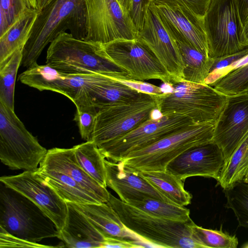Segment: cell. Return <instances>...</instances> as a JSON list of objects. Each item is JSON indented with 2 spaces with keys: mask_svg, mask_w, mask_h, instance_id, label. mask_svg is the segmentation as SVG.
<instances>
[{
  "mask_svg": "<svg viewBox=\"0 0 248 248\" xmlns=\"http://www.w3.org/2000/svg\"><path fill=\"white\" fill-rule=\"evenodd\" d=\"M52 0H37L38 10H41Z\"/></svg>",
  "mask_w": 248,
  "mask_h": 248,
  "instance_id": "cell-45",
  "label": "cell"
},
{
  "mask_svg": "<svg viewBox=\"0 0 248 248\" xmlns=\"http://www.w3.org/2000/svg\"><path fill=\"white\" fill-rule=\"evenodd\" d=\"M46 64L67 74L98 73L131 79L128 72L106 55L102 44L74 37L65 31L49 45Z\"/></svg>",
  "mask_w": 248,
  "mask_h": 248,
  "instance_id": "cell-2",
  "label": "cell"
},
{
  "mask_svg": "<svg viewBox=\"0 0 248 248\" xmlns=\"http://www.w3.org/2000/svg\"><path fill=\"white\" fill-rule=\"evenodd\" d=\"M0 182L24 195L39 206L53 221L59 232L64 225L68 205L56 192L33 171L3 176Z\"/></svg>",
  "mask_w": 248,
  "mask_h": 248,
  "instance_id": "cell-14",
  "label": "cell"
},
{
  "mask_svg": "<svg viewBox=\"0 0 248 248\" xmlns=\"http://www.w3.org/2000/svg\"><path fill=\"white\" fill-rule=\"evenodd\" d=\"M25 1L29 8L37 9V0H25Z\"/></svg>",
  "mask_w": 248,
  "mask_h": 248,
  "instance_id": "cell-46",
  "label": "cell"
},
{
  "mask_svg": "<svg viewBox=\"0 0 248 248\" xmlns=\"http://www.w3.org/2000/svg\"><path fill=\"white\" fill-rule=\"evenodd\" d=\"M209 57L217 59L244 50L243 26L235 0H212L203 17Z\"/></svg>",
  "mask_w": 248,
  "mask_h": 248,
  "instance_id": "cell-9",
  "label": "cell"
},
{
  "mask_svg": "<svg viewBox=\"0 0 248 248\" xmlns=\"http://www.w3.org/2000/svg\"><path fill=\"white\" fill-rule=\"evenodd\" d=\"M154 0H131L129 14L137 33L142 28L147 11Z\"/></svg>",
  "mask_w": 248,
  "mask_h": 248,
  "instance_id": "cell-38",
  "label": "cell"
},
{
  "mask_svg": "<svg viewBox=\"0 0 248 248\" xmlns=\"http://www.w3.org/2000/svg\"><path fill=\"white\" fill-rule=\"evenodd\" d=\"M69 31L85 39L86 14L84 0H52L39 11L22 51L21 65L27 68L37 64L46 46L61 33Z\"/></svg>",
  "mask_w": 248,
  "mask_h": 248,
  "instance_id": "cell-1",
  "label": "cell"
},
{
  "mask_svg": "<svg viewBox=\"0 0 248 248\" xmlns=\"http://www.w3.org/2000/svg\"><path fill=\"white\" fill-rule=\"evenodd\" d=\"M47 152L14 110L0 102L1 162L12 170L34 171Z\"/></svg>",
  "mask_w": 248,
  "mask_h": 248,
  "instance_id": "cell-7",
  "label": "cell"
},
{
  "mask_svg": "<svg viewBox=\"0 0 248 248\" xmlns=\"http://www.w3.org/2000/svg\"><path fill=\"white\" fill-rule=\"evenodd\" d=\"M167 85L170 92L155 95L160 114L184 115L195 124L216 123L227 96L206 84L183 80Z\"/></svg>",
  "mask_w": 248,
  "mask_h": 248,
  "instance_id": "cell-4",
  "label": "cell"
},
{
  "mask_svg": "<svg viewBox=\"0 0 248 248\" xmlns=\"http://www.w3.org/2000/svg\"><path fill=\"white\" fill-rule=\"evenodd\" d=\"M67 203L65 222L57 237L62 242V247L101 248L105 237L70 202Z\"/></svg>",
  "mask_w": 248,
  "mask_h": 248,
  "instance_id": "cell-21",
  "label": "cell"
},
{
  "mask_svg": "<svg viewBox=\"0 0 248 248\" xmlns=\"http://www.w3.org/2000/svg\"><path fill=\"white\" fill-rule=\"evenodd\" d=\"M212 0H154V2L165 4L170 7L187 9L197 16L203 18Z\"/></svg>",
  "mask_w": 248,
  "mask_h": 248,
  "instance_id": "cell-37",
  "label": "cell"
},
{
  "mask_svg": "<svg viewBox=\"0 0 248 248\" xmlns=\"http://www.w3.org/2000/svg\"><path fill=\"white\" fill-rule=\"evenodd\" d=\"M193 239L203 248H236L238 244L235 235L224 232L222 230L205 229L194 224L192 226Z\"/></svg>",
  "mask_w": 248,
  "mask_h": 248,
  "instance_id": "cell-33",
  "label": "cell"
},
{
  "mask_svg": "<svg viewBox=\"0 0 248 248\" xmlns=\"http://www.w3.org/2000/svg\"><path fill=\"white\" fill-rule=\"evenodd\" d=\"M146 93H140L104 74L87 88L75 104V106L90 103L98 108L102 106L136 100Z\"/></svg>",
  "mask_w": 248,
  "mask_h": 248,
  "instance_id": "cell-20",
  "label": "cell"
},
{
  "mask_svg": "<svg viewBox=\"0 0 248 248\" xmlns=\"http://www.w3.org/2000/svg\"><path fill=\"white\" fill-rule=\"evenodd\" d=\"M224 163L222 150L212 140L187 149L171 161L166 170L182 181L195 176L217 181Z\"/></svg>",
  "mask_w": 248,
  "mask_h": 248,
  "instance_id": "cell-16",
  "label": "cell"
},
{
  "mask_svg": "<svg viewBox=\"0 0 248 248\" xmlns=\"http://www.w3.org/2000/svg\"><path fill=\"white\" fill-rule=\"evenodd\" d=\"M73 147L76 159L82 168L100 185L107 187L106 158L97 145L89 140Z\"/></svg>",
  "mask_w": 248,
  "mask_h": 248,
  "instance_id": "cell-27",
  "label": "cell"
},
{
  "mask_svg": "<svg viewBox=\"0 0 248 248\" xmlns=\"http://www.w3.org/2000/svg\"><path fill=\"white\" fill-rule=\"evenodd\" d=\"M39 11L28 8L9 28L0 36V63L16 50L23 49Z\"/></svg>",
  "mask_w": 248,
  "mask_h": 248,
  "instance_id": "cell-24",
  "label": "cell"
},
{
  "mask_svg": "<svg viewBox=\"0 0 248 248\" xmlns=\"http://www.w3.org/2000/svg\"><path fill=\"white\" fill-rule=\"evenodd\" d=\"M193 124L195 123L190 118L184 115L160 114L98 148L105 158L117 162L131 153Z\"/></svg>",
  "mask_w": 248,
  "mask_h": 248,
  "instance_id": "cell-10",
  "label": "cell"
},
{
  "mask_svg": "<svg viewBox=\"0 0 248 248\" xmlns=\"http://www.w3.org/2000/svg\"><path fill=\"white\" fill-rule=\"evenodd\" d=\"M0 227L22 239L37 243L58 237L53 221L35 203L0 182Z\"/></svg>",
  "mask_w": 248,
  "mask_h": 248,
  "instance_id": "cell-5",
  "label": "cell"
},
{
  "mask_svg": "<svg viewBox=\"0 0 248 248\" xmlns=\"http://www.w3.org/2000/svg\"><path fill=\"white\" fill-rule=\"evenodd\" d=\"M223 190L225 207L233 211L240 226L248 228V184L240 181Z\"/></svg>",
  "mask_w": 248,
  "mask_h": 248,
  "instance_id": "cell-31",
  "label": "cell"
},
{
  "mask_svg": "<svg viewBox=\"0 0 248 248\" xmlns=\"http://www.w3.org/2000/svg\"><path fill=\"white\" fill-rule=\"evenodd\" d=\"M215 123L195 124L129 154L121 160L138 171L164 170L187 149L213 140Z\"/></svg>",
  "mask_w": 248,
  "mask_h": 248,
  "instance_id": "cell-6",
  "label": "cell"
},
{
  "mask_svg": "<svg viewBox=\"0 0 248 248\" xmlns=\"http://www.w3.org/2000/svg\"><path fill=\"white\" fill-rule=\"evenodd\" d=\"M70 203L81 213L105 237L116 238L132 242L145 241L128 230L107 203Z\"/></svg>",
  "mask_w": 248,
  "mask_h": 248,
  "instance_id": "cell-22",
  "label": "cell"
},
{
  "mask_svg": "<svg viewBox=\"0 0 248 248\" xmlns=\"http://www.w3.org/2000/svg\"><path fill=\"white\" fill-rule=\"evenodd\" d=\"M105 165L107 186L114 190L123 202L130 204L152 197L170 202L138 171L124 165L122 161L115 162L105 160Z\"/></svg>",
  "mask_w": 248,
  "mask_h": 248,
  "instance_id": "cell-18",
  "label": "cell"
},
{
  "mask_svg": "<svg viewBox=\"0 0 248 248\" xmlns=\"http://www.w3.org/2000/svg\"><path fill=\"white\" fill-rule=\"evenodd\" d=\"M248 172V134L224 165L217 181L223 189L243 181Z\"/></svg>",
  "mask_w": 248,
  "mask_h": 248,
  "instance_id": "cell-28",
  "label": "cell"
},
{
  "mask_svg": "<svg viewBox=\"0 0 248 248\" xmlns=\"http://www.w3.org/2000/svg\"><path fill=\"white\" fill-rule=\"evenodd\" d=\"M22 51L23 49H18L0 63V102L14 110L16 78L21 65Z\"/></svg>",
  "mask_w": 248,
  "mask_h": 248,
  "instance_id": "cell-29",
  "label": "cell"
},
{
  "mask_svg": "<svg viewBox=\"0 0 248 248\" xmlns=\"http://www.w3.org/2000/svg\"><path fill=\"white\" fill-rule=\"evenodd\" d=\"M138 171L171 203L182 206L191 203L192 195L185 189L183 181L175 175L166 170Z\"/></svg>",
  "mask_w": 248,
  "mask_h": 248,
  "instance_id": "cell-25",
  "label": "cell"
},
{
  "mask_svg": "<svg viewBox=\"0 0 248 248\" xmlns=\"http://www.w3.org/2000/svg\"><path fill=\"white\" fill-rule=\"evenodd\" d=\"M40 166L62 171L70 176L81 187L96 196L101 203H107L110 193L92 177L78 162L73 147H55L47 150Z\"/></svg>",
  "mask_w": 248,
  "mask_h": 248,
  "instance_id": "cell-19",
  "label": "cell"
},
{
  "mask_svg": "<svg viewBox=\"0 0 248 248\" xmlns=\"http://www.w3.org/2000/svg\"><path fill=\"white\" fill-rule=\"evenodd\" d=\"M107 203L128 230L157 248H203L192 237L195 223L191 219L180 221L156 217L110 193Z\"/></svg>",
  "mask_w": 248,
  "mask_h": 248,
  "instance_id": "cell-3",
  "label": "cell"
},
{
  "mask_svg": "<svg viewBox=\"0 0 248 248\" xmlns=\"http://www.w3.org/2000/svg\"><path fill=\"white\" fill-rule=\"evenodd\" d=\"M123 8L128 12L131 7V0H118Z\"/></svg>",
  "mask_w": 248,
  "mask_h": 248,
  "instance_id": "cell-44",
  "label": "cell"
},
{
  "mask_svg": "<svg viewBox=\"0 0 248 248\" xmlns=\"http://www.w3.org/2000/svg\"><path fill=\"white\" fill-rule=\"evenodd\" d=\"M242 45L248 47V16L243 25Z\"/></svg>",
  "mask_w": 248,
  "mask_h": 248,
  "instance_id": "cell-43",
  "label": "cell"
},
{
  "mask_svg": "<svg viewBox=\"0 0 248 248\" xmlns=\"http://www.w3.org/2000/svg\"><path fill=\"white\" fill-rule=\"evenodd\" d=\"M0 248L23 247V248H54L55 246L43 245L37 243L30 242L15 236L0 227Z\"/></svg>",
  "mask_w": 248,
  "mask_h": 248,
  "instance_id": "cell-39",
  "label": "cell"
},
{
  "mask_svg": "<svg viewBox=\"0 0 248 248\" xmlns=\"http://www.w3.org/2000/svg\"><path fill=\"white\" fill-rule=\"evenodd\" d=\"M248 56V47L241 51L229 56L214 59L209 74L205 82L216 75H220V78L225 74V70L232 65V64Z\"/></svg>",
  "mask_w": 248,
  "mask_h": 248,
  "instance_id": "cell-36",
  "label": "cell"
},
{
  "mask_svg": "<svg viewBox=\"0 0 248 248\" xmlns=\"http://www.w3.org/2000/svg\"><path fill=\"white\" fill-rule=\"evenodd\" d=\"M137 38L155 53L170 74L171 82L184 80V63L179 47L153 2L147 11L142 28L137 33Z\"/></svg>",
  "mask_w": 248,
  "mask_h": 248,
  "instance_id": "cell-13",
  "label": "cell"
},
{
  "mask_svg": "<svg viewBox=\"0 0 248 248\" xmlns=\"http://www.w3.org/2000/svg\"><path fill=\"white\" fill-rule=\"evenodd\" d=\"M86 14L85 40L106 44L137 38L129 13L118 0H84Z\"/></svg>",
  "mask_w": 248,
  "mask_h": 248,
  "instance_id": "cell-11",
  "label": "cell"
},
{
  "mask_svg": "<svg viewBox=\"0 0 248 248\" xmlns=\"http://www.w3.org/2000/svg\"><path fill=\"white\" fill-rule=\"evenodd\" d=\"M107 57L126 70L131 79H159L165 84L172 82L167 69L145 44L134 39H118L102 44Z\"/></svg>",
  "mask_w": 248,
  "mask_h": 248,
  "instance_id": "cell-12",
  "label": "cell"
},
{
  "mask_svg": "<svg viewBox=\"0 0 248 248\" xmlns=\"http://www.w3.org/2000/svg\"><path fill=\"white\" fill-rule=\"evenodd\" d=\"M28 8L25 0H0V36Z\"/></svg>",
  "mask_w": 248,
  "mask_h": 248,
  "instance_id": "cell-34",
  "label": "cell"
},
{
  "mask_svg": "<svg viewBox=\"0 0 248 248\" xmlns=\"http://www.w3.org/2000/svg\"><path fill=\"white\" fill-rule=\"evenodd\" d=\"M97 109L90 140L97 147L126 134L153 118L158 111L155 95L148 93L134 100L105 105Z\"/></svg>",
  "mask_w": 248,
  "mask_h": 248,
  "instance_id": "cell-8",
  "label": "cell"
},
{
  "mask_svg": "<svg viewBox=\"0 0 248 248\" xmlns=\"http://www.w3.org/2000/svg\"><path fill=\"white\" fill-rule=\"evenodd\" d=\"M101 248H137V246L134 242L116 238L105 237Z\"/></svg>",
  "mask_w": 248,
  "mask_h": 248,
  "instance_id": "cell-41",
  "label": "cell"
},
{
  "mask_svg": "<svg viewBox=\"0 0 248 248\" xmlns=\"http://www.w3.org/2000/svg\"><path fill=\"white\" fill-rule=\"evenodd\" d=\"M116 79L123 84L140 93L153 95H159L164 92V90L162 88L143 82V81L117 78H116Z\"/></svg>",
  "mask_w": 248,
  "mask_h": 248,
  "instance_id": "cell-40",
  "label": "cell"
},
{
  "mask_svg": "<svg viewBox=\"0 0 248 248\" xmlns=\"http://www.w3.org/2000/svg\"><path fill=\"white\" fill-rule=\"evenodd\" d=\"M243 26L248 16V0H235Z\"/></svg>",
  "mask_w": 248,
  "mask_h": 248,
  "instance_id": "cell-42",
  "label": "cell"
},
{
  "mask_svg": "<svg viewBox=\"0 0 248 248\" xmlns=\"http://www.w3.org/2000/svg\"><path fill=\"white\" fill-rule=\"evenodd\" d=\"M98 109L92 104L76 107L74 120L78 127L81 138L90 140L93 131Z\"/></svg>",
  "mask_w": 248,
  "mask_h": 248,
  "instance_id": "cell-35",
  "label": "cell"
},
{
  "mask_svg": "<svg viewBox=\"0 0 248 248\" xmlns=\"http://www.w3.org/2000/svg\"><path fill=\"white\" fill-rule=\"evenodd\" d=\"M243 181L248 184V172L244 177Z\"/></svg>",
  "mask_w": 248,
  "mask_h": 248,
  "instance_id": "cell-47",
  "label": "cell"
},
{
  "mask_svg": "<svg viewBox=\"0 0 248 248\" xmlns=\"http://www.w3.org/2000/svg\"><path fill=\"white\" fill-rule=\"evenodd\" d=\"M129 204L139 208L148 214L160 218L180 221H186L191 219L188 209L152 197L133 202Z\"/></svg>",
  "mask_w": 248,
  "mask_h": 248,
  "instance_id": "cell-30",
  "label": "cell"
},
{
  "mask_svg": "<svg viewBox=\"0 0 248 248\" xmlns=\"http://www.w3.org/2000/svg\"><path fill=\"white\" fill-rule=\"evenodd\" d=\"M153 3L165 27L176 41L187 44L209 56L203 18L184 8Z\"/></svg>",
  "mask_w": 248,
  "mask_h": 248,
  "instance_id": "cell-17",
  "label": "cell"
},
{
  "mask_svg": "<svg viewBox=\"0 0 248 248\" xmlns=\"http://www.w3.org/2000/svg\"><path fill=\"white\" fill-rule=\"evenodd\" d=\"M176 42L184 63V80L205 84L214 59L187 44Z\"/></svg>",
  "mask_w": 248,
  "mask_h": 248,
  "instance_id": "cell-26",
  "label": "cell"
},
{
  "mask_svg": "<svg viewBox=\"0 0 248 248\" xmlns=\"http://www.w3.org/2000/svg\"><path fill=\"white\" fill-rule=\"evenodd\" d=\"M64 201L76 203H100L97 198L81 187L67 174L39 166L35 171Z\"/></svg>",
  "mask_w": 248,
  "mask_h": 248,
  "instance_id": "cell-23",
  "label": "cell"
},
{
  "mask_svg": "<svg viewBox=\"0 0 248 248\" xmlns=\"http://www.w3.org/2000/svg\"><path fill=\"white\" fill-rule=\"evenodd\" d=\"M210 86L226 96L248 93V63L230 71Z\"/></svg>",
  "mask_w": 248,
  "mask_h": 248,
  "instance_id": "cell-32",
  "label": "cell"
},
{
  "mask_svg": "<svg viewBox=\"0 0 248 248\" xmlns=\"http://www.w3.org/2000/svg\"><path fill=\"white\" fill-rule=\"evenodd\" d=\"M248 134V92L227 96L214 130L213 141L222 150L224 164Z\"/></svg>",
  "mask_w": 248,
  "mask_h": 248,
  "instance_id": "cell-15",
  "label": "cell"
}]
</instances>
